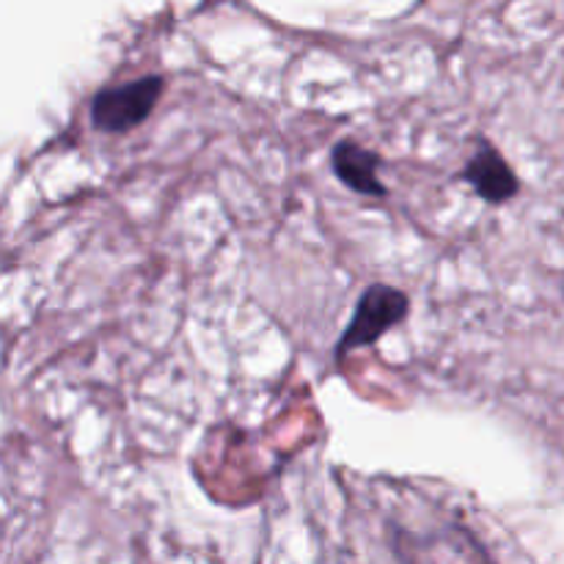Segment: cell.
Masks as SVG:
<instances>
[{
	"instance_id": "2",
	"label": "cell",
	"mask_w": 564,
	"mask_h": 564,
	"mask_svg": "<svg viewBox=\"0 0 564 564\" xmlns=\"http://www.w3.org/2000/svg\"><path fill=\"white\" fill-rule=\"evenodd\" d=\"M408 312H411V301H408L405 292L391 284H380V281L369 284L358 297L350 325L336 341V364L345 361V356H350L358 347H372L380 336L400 325L408 317Z\"/></svg>"
},
{
	"instance_id": "1",
	"label": "cell",
	"mask_w": 564,
	"mask_h": 564,
	"mask_svg": "<svg viewBox=\"0 0 564 564\" xmlns=\"http://www.w3.org/2000/svg\"><path fill=\"white\" fill-rule=\"evenodd\" d=\"M163 91L165 80L160 75H147L130 83H119V86L99 88L91 99V108H88L91 127L105 135H121V132L135 130L152 116Z\"/></svg>"
},
{
	"instance_id": "3",
	"label": "cell",
	"mask_w": 564,
	"mask_h": 564,
	"mask_svg": "<svg viewBox=\"0 0 564 564\" xmlns=\"http://www.w3.org/2000/svg\"><path fill=\"white\" fill-rule=\"evenodd\" d=\"M460 180L466 185H471L474 193L488 204H505L510 198H516L518 191H521V182H518L516 171L510 169L505 154L488 141L477 143V149L468 158L466 169L460 171Z\"/></svg>"
},
{
	"instance_id": "4",
	"label": "cell",
	"mask_w": 564,
	"mask_h": 564,
	"mask_svg": "<svg viewBox=\"0 0 564 564\" xmlns=\"http://www.w3.org/2000/svg\"><path fill=\"white\" fill-rule=\"evenodd\" d=\"M380 163H383L380 154L361 147L352 138H341L330 149V169H334L336 180L350 187L352 193H358V196H386V185L378 176Z\"/></svg>"
}]
</instances>
